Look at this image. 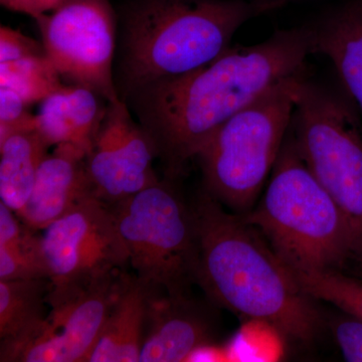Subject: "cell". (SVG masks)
Wrapping results in <instances>:
<instances>
[{
	"instance_id": "6da1fadb",
	"label": "cell",
	"mask_w": 362,
	"mask_h": 362,
	"mask_svg": "<svg viewBox=\"0 0 362 362\" xmlns=\"http://www.w3.org/2000/svg\"><path fill=\"white\" fill-rule=\"evenodd\" d=\"M314 54L311 26L228 47L211 63L140 88L125 100L149 136L164 175L180 177L228 119L279 83L305 73Z\"/></svg>"
},
{
	"instance_id": "7a4b0ae2",
	"label": "cell",
	"mask_w": 362,
	"mask_h": 362,
	"mask_svg": "<svg viewBox=\"0 0 362 362\" xmlns=\"http://www.w3.org/2000/svg\"><path fill=\"white\" fill-rule=\"evenodd\" d=\"M197 240L195 284L214 305L246 320L270 323L310 342L322 325L315 299L264 235L206 192L192 206Z\"/></svg>"
},
{
	"instance_id": "3957f363",
	"label": "cell",
	"mask_w": 362,
	"mask_h": 362,
	"mask_svg": "<svg viewBox=\"0 0 362 362\" xmlns=\"http://www.w3.org/2000/svg\"><path fill=\"white\" fill-rule=\"evenodd\" d=\"M281 6L255 0H130L118 18L120 99L211 63L230 47L240 26Z\"/></svg>"
},
{
	"instance_id": "277c9868",
	"label": "cell",
	"mask_w": 362,
	"mask_h": 362,
	"mask_svg": "<svg viewBox=\"0 0 362 362\" xmlns=\"http://www.w3.org/2000/svg\"><path fill=\"white\" fill-rule=\"evenodd\" d=\"M240 216L293 270L343 271L356 262L349 223L307 166L292 133L283 144L265 194Z\"/></svg>"
},
{
	"instance_id": "5b68a950",
	"label": "cell",
	"mask_w": 362,
	"mask_h": 362,
	"mask_svg": "<svg viewBox=\"0 0 362 362\" xmlns=\"http://www.w3.org/2000/svg\"><path fill=\"white\" fill-rule=\"evenodd\" d=\"M295 77L279 83L228 119L195 157L207 194L235 214H246L255 206L277 161L291 127Z\"/></svg>"
},
{
	"instance_id": "8992f818",
	"label": "cell",
	"mask_w": 362,
	"mask_h": 362,
	"mask_svg": "<svg viewBox=\"0 0 362 362\" xmlns=\"http://www.w3.org/2000/svg\"><path fill=\"white\" fill-rule=\"evenodd\" d=\"M291 133L311 173L337 202L354 235L356 265L362 263V118L346 95L292 81Z\"/></svg>"
},
{
	"instance_id": "52a82bcc",
	"label": "cell",
	"mask_w": 362,
	"mask_h": 362,
	"mask_svg": "<svg viewBox=\"0 0 362 362\" xmlns=\"http://www.w3.org/2000/svg\"><path fill=\"white\" fill-rule=\"evenodd\" d=\"M173 181L165 177L110 207L135 275L168 296H189L197 268L194 214Z\"/></svg>"
},
{
	"instance_id": "ba28073f",
	"label": "cell",
	"mask_w": 362,
	"mask_h": 362,
	"mask_svg": "<svg viewBox=\"0 0 362 362\" xmlns=\"http://www.w3.org/2000/svg\"><path fill=\"white\" fill-rule=\"evenodd\" d=\"M35 21L63 82L89 88L109 103L120 100L114 73L118 16L110 0H64Z\"/></svg>"
},
{
	"instance_id": "9c48e42d",
	"label": "cell",
	"mask_w": 362,
	"mask_h": 362,
	"mask_svg": "<svg viewBox=\"0 0 362 362\" xmlns=\"http://www.w3.org/2000/svg\"><path fill=\"white\" fill-rule=\"evenodd\" d=\"M42 230L52 287H87L123 273L130 263L110 206L94 195Z\"/></svg>"
},
{
	"instance_id": "30bf717a",
	"label": "cell",
	"mask_w": 362,
	"mask_h": 362,
	"mask_svg": "<svg viewBox=\"0 0 362 362\" xmlns=\"http://www.w3.org/2000/svg\"><path fill=\"white\" fill-rule=\"evenodd\" d=\"M125 274L87 287L51 286L44 320L25 339L0 347V361L87 362Z\"/></svg>"
},
{
	"instance_id": "8fae6325",
	"label": "cell",
	"mask_w": 362,
	"mask_h": 362,
	"mask_svg": "<svg viewBox=\"0 0 362 362\" xmlns=\"http://www.w3.org/2000/svg\"><path fill=\"white\" fill-rule=\"evenodd\" d=\"M153 144L126 102L107 106L103 121L85 158L95 197L108 206L158 182Z\"/></svg>"
},
{
	"instance_id": "7c38bea8",
	"label": "cell",
	"mask_w": 362,
	"mask_h": 362,
	"mask_svg": "<svg viewBox=\"0 0 362 362\" xmlns=\"http://www.w3.org/2000/svg\"><path fill=\"white\" fill-rule=\"evenodd\" d=\"M213 344V322L197 302L189 296L154 294L139 362L187 361L197 350Z\"/></svg>"
},
{
	"instance_id": "4fadbf2b",
	"label": "cell",
	"mask_w": 362,
	"mask_h": 362,
	"mask_svg": "<svg viewBox=\"0 0 362 362\" xmlns=\"http://www.w3.org/2000/svg\"><path fill=\"white\" fill-rule=\"evenodd\" d=\"M85 152L69 144L57 145L40 164L21 221L35 230H45L54 221L93 197L85 165Z\"/></svg>"
},
{
	"instance_id": "5bb4252c",
	"label": "cell",
	"mask_w": 362,
	"mask_h": 362,
	"mask_svg": "<svg viewBox=\"0 0 362 362\" xmlns=\"http://www.w3.org/2000/svg\"><path fill=\"white\" fill-rule=\"evenodd\" d=\"M108 103L89 88L65 84L40 102L37 130L49 146L69 144L87 156Z\"/></svg>"
},
{
	"instance_id": "9a60e30c",
	"label": "cell",
	"mask_w": 362,
	"mask_h": 362,
	"mask_svg": "<svg viewBox=\"0 0 362 362\" xmlns=\"http://www.w3.org/2000/svg\"><path fill=\"white\" fill-rule=\"evenodd\" d=\"M157 292L126 273L87 362H139L150 302Z\"/></svg>"
},
{
	"instance_id": "2e32d148",
	"label": "cell",
	"mask_w": 362,
	"mask_h": 362,
	"mask_svg": "<svg viewBox=\"0 0 362 362\" xmlns=\"http://www.w3.org/2000/svg\"><path fill=\"white\" fill-rule=\"evenodd\" d=\"M312 35L314 54L329 59L362 118V0L331 11L312 25Z\"/></svg>"
},
{
	"instance_id": "e0dca14e",
	"label": "cell",
	"mask_w": 362,
	"mask_h": 362,
	"mask_svg": "<svg viewBox=\"0 0 362 362\" xmlns=\"http://www.w3.org/2000/svg\"><path fill=\"white\" fill-rule=\"evenodd\" d=\"M49 147L37 129L14 133L0 141V202L16 214L30 199Z\"/></svg>"
},
{
	"instance_id": "ac0fdd59",
	"label": "cell",
	"mask_w": 362,
	"mask_h": 362,
	"mask_svg": "<svg viewBox=\"0 0 362 362\" xmlns=\"http://www.w3.org/2000/svg\"><path fill=\"white\" fill-rule=\"evenodd\" d=\"M49 289V279L0 281V347L25 339L44 320Z\"/></svg>"
},
{
	"instance_id": "d6986e66",
	"label": "cell",
	"mask_w": 362,
	"mask_h": 362,
	"mask_svg": "<svg viewBox=\"0 0 362 362\" xmlns=\"http://www.w3.org/2000/svg\"><path fill=\"white\" fill-rule=\"evenodd\" d=\"M64 85L45 54L0 63V87L16 90L28 106L40 103Z\"/></svg>"
},
{
	"instance_id": "ffe728a7",
	"label": "cell",
	"mask_w": 362,
	"mask_h": 362,
	"mask_svg": "<svg viewBox=\"0 0 362 362\" xmlns=\"http://www.w3.org/2000/svg\"><path fill=\"white\" fill-rule=\"evenodd\" d=\"M291 270L309 296L334 305L339 310L362 320V279L335 269Z\"/></svg>"
},
{
	"instance_id": "44dd1931",
	"label": "cell",
	"mask_w": 362,
	"mask_h": 362,
	"mask_svg": "<svg viewBox=\"0 0 362 362\" xmlns=\"http://www.w3.org/2000/svg\"><path fill=\"white\" fill-rule=\"evenodd\" d=\"M25 223L18 235L0 240V281L49 279L40 238Z\"/></svg>"
},
{
	"instance_id": "7402d4cb",
	"label": "cell",
	"mask_w": 362,
	"mask_h": 362,
	"mask_svg": "<svg viewBox=\"0 0 362 362\" xmlns=\"http://www.w3.org/2000/svg\"><path fill=\"white\" fill-rule=\"evenodd\" d=\"M282 332L270 323L246 320L230 350V361H276L282 356Z\"/></svg>"
},
{
	"instance_id": "603a6c76",
	"label": "cell",
	"mask_w": 362,
	"mask_h": 362,
	"mask_svg": "<svg viewBox=\"0 0 362 362\" xmlns=\"http://www.w3.org/2000/svg\"><path fill=\"white\" fill-rule=\"evenodd\" d=\"M16 90L0 87V141L14 133L37 129V116Z\"/></svg>"
},
{
	"instance_id": "cb8c5ba5",
	"label": "cell",
	"mask_w": 362,
	"mask_h": 362,
	"mask_svg": "<svg viewBox=\"0 0 362 362\" xmlns=\"http://www.w3.org/2000/svg\"><path fill=\"white\" fill-rule=\"evenodd\" d=\"M331 332L345 361L362 362V320L342 312L331 317Z\"/></svg>"
},
{
	"instance_id": "d4e9b609",
	"label": "cell",
	"mask_w": 362,
	"mask_h": 362,
	"mask_svg": "<svg viewBox=\"0 0 362 362\" xmlns=\"http://www.w3.org/2000/svg\"><path fill=\"white\" fill-rule=\"evenodd\" d=\"M45 54L42 42L25 35L20 30H14L6 25L0 28V63Z\"/></svg>"
},
{
	"instance_id": "484cf974",
	"label": "cell",
	"mask_w": 362,
	"mask_h": 362,
	"mask_svg": "<svg viewBox=\"0 0 362 362\" xmlns=\"http://www.w3.org/2000/svg\"><path fill=\"white\" fill-rule=\"evenodd\" d=\"M64 0H0V4L8 11L26 14L33 20L52 13L61 6Z\"/></svg>"
},
{
	"instance_id": "4316f807",
	"label": "cell",
	"mask_w": 362,
	"mask_h": 362,
	"mask_svg": "<svg viewBox=\"0 0 362 362\" xmlns=\"http://www.w3.org/2000/svg\"><path fill=\"white\" fill-rule=\"evenodd\" d=\"M255 1L273 2V4H281V6H284L286 2L289 1V0H255Z\"/></svg>"
},
{
	"instance_id": "83f0119b",
	"label": "cell",
	"mask_w": 362,
	"mask_h": 362,
	"mask_svg": "<svg viewBox=\"0 0 362 362\" xmlns=\"http://www.w3.org/2000/svg\"><path fill=\"white\" fill-rule=\"evenodd\" d=\"M356 276L362 279V263L356 266Z\"/></svg>"
}]
</instances>
